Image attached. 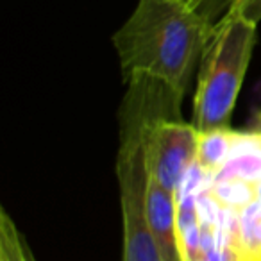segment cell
Wrapping results in <instances>:
<instances>
[{"label": "cell", "mask_w": 261, "mask_h": 261, "mask_svg": "<svg viewBox=\"0 0 261 261\" xmlns=\"http://www.w3.org/2000/svg\"><path fill=\"white\" fill-rule=\"evenodd\" d=\"M211 29L210 18L186 0H138L113 36L123 79L181 100Z\"/></svg>", "instance_id": "6da1fadb"}, {"label": "cell", "mask_w": 261, "mask_h": 261, "mask_svg": "<svg viewBox=\"0 0 261 261\" xmlns=\"http://www.w3.org/2000/svg\"><path fill=\"white\" fill-rule=\"evenodd\" d=\"M256 29V22L236 11H227L211 29L200 56L193 98V125L200 135L229 129L252 58Z\"/></svg>", "instance_id": "7a4b0ae2"}, {"label": "cell", "mask_w": 261, "mask_h": 261, "mask_svg": "<svg viewBox=\"0 0 261 261\" xmlns=\"http://www.w3.org/2000/svg\"><path fill=\"white\" fill-rule=\"evenodd\" d=\"M125 106L122 145L116 160L123 224V261H163L147 217L149 174L142 150V129L145 122L152 118L133 102H127Z\"/></svg>", "instance_id": "3957f363"}, {"label": "cell", "mask_w": 261, "mask_h": 261, "mask_svg": "<svg viewBox=\"0 0 261 261\" xmlns=\"http://www.w3.org/2000/svg\"><path fill=\"white\" fill-rule=\"evenodd\" d=\"M200 133L193 123L160 116L145 122L142 150L149 177L172 193H179L188 175L195 170Z\"/></svg>", "instance_id": "277c9868"}, {"label": "cell", "mask_w": 261, "mask_h": 261, "mask_svg": "<svg viewBox=\"0 0 261 261\" xmlns=\"http://www.w3.org/2000/svg\"><path fill=\"white\" fill-rule=\"evenodd\" d=\"M147 217L161 259L186 261L177 193L168 192L152 177L147 182Z\"/></svg>", "instance_id": "5b68a950"}, {"label": "cell", "mask_w": 261, "mask_h": 261, "mask_svg": "<svg viewBox=\"0 0 261 261\" xmlns=\"http://www.w3.org/2000/svg\"><path fill=\"white\" fill-rule=\"evenodd\" d=\"M242 140L243 136L232 133L231 129L200 135L195 170L202 175H218L232 160V152L240 147Z\"/></svg>", "instance_id": "8992f818"}, {"label": "cell", "mask_w": 261, "mask_h": 261, "mask_svg": "<svg viewBox=\"0 0 261 261\" xmlns=\"http://www.w3.org/2000/svg\"><path fill=\"white\" fill-rule=\"evenodd\" d=\"M227 11H236L257 23L261 20V0H229Z\"/></svg>", "instance_id": "52a82bcc"}, {"label": "cell", "mask_w": 261, "mask_h": 261, "mask_svg": "<svg viewBox=\"0 0 261 261\" xmlns=\"http://www.w3.org/2000/svg\"><path fill=\"white\" fill-rule=\"evenodd\" d=\"M190 4H192L197 11H200L202 15H206L207 18H210V15L213 13L215 0H190Z\"/></svg>", "instance_id": "ba28073f"}, {"label": "cell", "mask_w": 261, "mask_h": 261, "mask_svg": "<svg viewBox=\"0 0 261 261\" xmlns=\"http://www.w3.org/2000/svg\"><path fill=\"white\" fill-rule=\"evenodd\" d=\"M254 135L256 136H259L261 138V111L257 113V116H256V125H254Z\"/></svg>", "instance_id": "9c48e42d"}, {"label": "cell", "mask_w": 261, "mask_h": 261, "mask_svg": "<svg viewBox=\"0 0 261 261\" xmlns=\"http://www.w3.org/2000/svg\"><path fill=\"white\" fill-rule=\"evenodd\" d=\"M218 2H220V0H215V4H218ZM227 2H229V0H227ZM215 4H213V11L217 9V8H215Z\"/></svg>", "instance_id": "30bf717a"}, {"label": "cell", "mask_w": 261, "mask_h": 261, "mask_svg": "<svg viewBox=\"0 0 261 261\" xmlns=\"http://www.w3.org/2000/svg\"><path fill=\"white\" fill-rule=\"evenodd\" d=\"M186 2H190V0H186Z\"/></svg>", "instance_id": "8fae6325"}]
</instances>
